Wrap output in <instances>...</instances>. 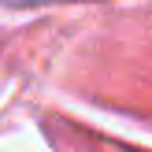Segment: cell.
Wrapping results in <instances>:
<instances>
[{
	"instance_id": "cell-1",
	"label": "cell",
	"mask_w": 152,
	"mask_h": 152,
	"mask_svg": "<svg viewBox=\"0 0 152 152\" xmlns=\"http://www.w3.org/2000/svg\"><path fill=\"white\" fill-rule=\"evenodd\" d=\"M11 7H30V4H48V0H7Z\"/></svg>"
}]
</instances>
